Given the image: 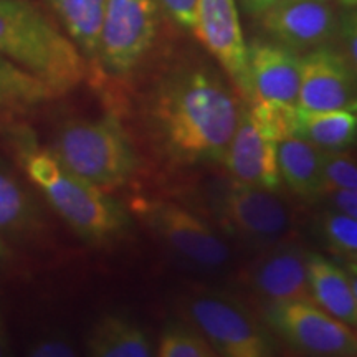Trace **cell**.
<instances>
[{
  "label": "cell",
  "instance_id": "obj_1",
  "mask_svg": "<svg viewBox=\"0 0 357 357\" xmlns=\"http://www.w3.org/2000/svg\"><path fill=\"white\" fill-rule=\"evenodd\" d=\"M242 113L229 83L204 65L169 71L155 86L149 108L155 144L172 167L222 164Z\"/></svg>",
  "mask_w": 357,
  "mask_h": 357
},
{
  "label": "cell",
  "instance_id": "obj_2",
  "mask_svg": "<svg viewBox=\"0 0 357 357\" xmlns=\"http://www.w3.org/2000/svg\"><path fill=\"white\" fill-rule=\"evenodd\" d=\"M0 56L37 77L53 95L77 88L84 56L29 0H0Z\"/></svg>",
  "mask_w": 357,
  "mask_h": 357
},
{
  "label": "cell",
  "instance_id": "obj_3",
  "mask_svg": "<svg viewBox=\"0 0 357 357\" xmlns=\"http://www.w3.org/2000/svg\"><path fill=\"white\" fill-rule=\"evenodd\" d=\"M22 162L30 181L83 240L109 243L126 231L129 220L121 205L108 192L65 169L52 151L33 147L25 151Z\"/></svg>",
  "mask_w": 357,
  "mask_h": 357
},
{
  "label": "cell",
  "instance_id": "obj_4",
  "mask_svg": "<svg viewBox=\"0 0 357 357\" xmlns=\"http://www.w3.org/2000/svg\"><path fill=\"white\" fill-rule=\"evenodd\" d=\"M52 154L75 176L108 194L126 185L139 166L128 132L113 114L66 123L56 134Z\"/></svg>",
  "mask_w": 357,
  "mask_h": 357
},
{
  "label": "cell",
  "instance_id": "obj_5",
  "mask_svg": "<svg viewBox=\"0 0 357 357\" xmlns=\"http://www.w3.org/2000/svg\"><path fill=\"white\" fill-rule=\"evenodd\" d=\"M181 312L220 357H280L275 334L234 294L194 289L182 296Z\"/></svg>",
  "mask_w": 357,
  "mask_h": 357
},
{
  "label": "cell",
  "instance_id": "obj_6",
  "mask_svg": "<svg viewBox=\"0 0 357 357\" xmlns=\"http://www.w3.org/2000/svg\"><path fill=\"white\" fill-rule=\"evenodd\" d=\"M218 225L250 247L265 250L291 240L294 217L278 190L230 181L211 199Z\"/></svg>",
  "mask_w": 357,
  "mask_h": 357
},
{
  "label": "cell",
  "instance_id": "obj_7",
  "mask_svg": "<svg viewBox=\"0 0 357 357\" xmlns=\"http://www.w3.org/2000/svg\"><path fill=\"white\" fill-rule=\"evenodd\" d=\"M270 331L305 357H357V329L312 300L270 303L261 311Z\"/></svg>",
  "mask_w": 357,
  "mask_h": 357
},
{
  "label": "cell",
  "instance_id": "obj_8",
  "mask_svg": "<svg viewBox=\"0 0 357 357\" xmlns=\"http://www.w3.org/2000/svg\"><path fill=\"white\" fill-rule=\"evenodd\" d=\"M136 212L174 255L202 268L218 270L230 260V248L202 215L166 199H139Z\"/></svg>",
  "mask_w": 357,
  "mask_h": 357
},
{
  "label": "cell",
  "instance_id": "obj_9",
  "mask_svg": "<svg viewBox=\"0 0 357 357\" xmlns=\"http://www.w3.org/2000/svg\"><path fill=\"white\" fill-rule=\"evenodd\" d=\"M155 0H106L96 60L109 73H131L153 47L158 32Z\"/></svg>",
  "mask_w": 357,
  "mask_h": 357
},
{
  "label": "cell",
  "instance_id": "obj_10",
  "mask_svg": "<svg viewBox=\"0 0 357 357\" xmlns=\"http://www.w3.org/2000/svg\"><path fill=\"white\" fill-rule=\"evenodd\" d=\"M192 32L218 61L236 91L250 101L248 45L235 0H197Z\"/></svg>",
  "mask_w": 357,
  "mask_h": 357
},
{
  "label": "cell",
  "instance_id": "obj_11",
  "mask_svg": "<svg viewBox=\"0 0 357 357\" xmlns=\"http://www.w3.org/2000/svg\"><path fill=\"white\" fill-rule=\"evenodd\" d=\"M310 252L293 240L260 250V255L243 270L242 283L260 300L270 303L311 300L307 283Z\"/></svg>",
  "mask_w": 357,
  "mask_h": 357
},
{
  "label": "cell",
  "instance_id": "obj_12",
  "mask_svg": "<svg viewBox=\"0 0 357 357\" xmlns=\"http://www.w3.org/2000/svg\"><path fill=\"white\" fill-rule=\"evenodd\" d=\"M296 106L306 111H357V73L346 55L323 45L301 56Z\"/></svg>",
  "mask_w": 357,
  "mask_h": 357
},
{
  "label": "cell",
  "instance_id": "obj_13",
  "mask_svg": "<svg viewBox=\"0 0 357 357\" xmlns=\"http://www.w3.org/2000/svg\"><path fill=\"white\" fill-rule=\"evenodd\" d=\"M260 19L276 42L294 52L323 47L337 30L329 0H280Z\"/></svg>",
  "mask_w": 357,
  "mask_h": 357
},
{
  "label": "cell",
  "instance_id": "obj_14",
  "mask_svg": "<svg viewBox=\"0 0 357 357\" xmlns=\"http://www.w3.org/2000/svg\"><path fill=\"white\" fill-rule=\"evenodd\" d=\"M276 144L278 142L268 137L257 126L248 108H243L242 118L227 146L222 164L231 181L278 190L283 182L276 160Z\"/></svg>",
  "mask_w": 357,
  "mask_h": 357
},
{
  "label": "cell",
  "instance_id": "obj_15",
  "mask_svg": "<svg viewBox=\"0 0 357 357\" xmlns=\"http://www.w3.org/2000/svg\"><path fill=\"white\" fill-rule=\"evenodd\" d=\"M301 56L281 43L248 45L250 101H276L296 105L300 91Z\"/></svg>",
  "mask_w": 357,
  "mask_h": 357
},
{
  "label": "cell",
  "instance_id": "obj_16",
  "mask_svg": "<svg viewBox=\"0 0 357 357\" xmlns=\"http://www.w3.org/2000/svg\"><path fill=\"white\" fill-rule=\"evenodd\" d=\"M281 182L294 195L314 202L324 197L323 151L300 136H288L276 144Z\"/></svg>",
  "mask_w": 357,
  "mask_h": 357
},
{
  "label": "cell",
  "instance_id": "obj_17",
  "mask_svg": "<svg viewBox=\"0 0 357 357\" xmlns=\"http://www.w3.org/2000/svg\"><path fill=\"white\" fill-rule=\"evenodd\" d=\"M307 283L311 300L321 310L357 329V301L344 266L318 253H310Z\"/></svg>",
  "mask_w": 357,
  "mask_h": 357
},
{
  "label": "cell",
  "instance_id": "obj_18",
  "mask_svg": "<svg viewBox=\"0 0 357 357\" xmlns=\"http://www.w3.org/2000/svg\"><path fill=\"white\" fill-rule=\"evenodd\" d=\"M88 357H155L149 334L123 314H106L88 336Z\"/></svg>",
  "mask_w": 357,
  "mask_h": 357
},
{
  "label": "cell",
  "instance_id": "obj_19",
  "mask_svg": "<svg viewBox=\"0 0 357 357\" xmlns=\"http://www.w3.org/2000/svg\"><path fill=\"white\" fill-rule=\"evenodd\" d=\"M321 151H346L357 142V111L298 108L296 134Z\"/></svg>",
  "mask_w": 357,
  "mask_h": 357
},
{
  "label": "cell",
  "instance_id": "obj_20",
  "mask_svg": "<svg viewBox=\"0 0 357 357\" xmlns=\"http://www.w3.org/2000/svg\"><path fill=\"white\" fill-rule=\"evenodd\" d=\"M71 42L88 60L98 58L106 0H47Z\"/></svg>",
  "mask_w": 357,
  "mask_h": 357
},
{
  "label": "cell",
  "instance_id": "obj_21",
  "mask_svg": "<svg viewBox=\"0 0 357 357\" xmlns=\"http://www.w3.org/2000/svg\"><path fill=\"white\" fill-rule=\"evenodd\" d=\"M55 96L35 75L0 56V111L26 108Z\"/></svg>",
  "mask_w": 357,
  "mask_h": 357
},
{
  "label": "cell",
  "instance_id": "obj_22",
  "mask_svg": "<svg viewBox=\"0 0 357 357\" xmlns=\"http://www.w3.org/2000/svg\"><path fill=\"white\" fill-rule=\"evenodd\" d=\"M35 222L33 205L19 182L0 169V230L19 234Z\"/></svg>",
  "mask_w": 357,
  "mask_h": 357
},
{
  "label": "cell",
  "instance_id": "obj_23",
  "mask_svg": "<svg viewBox=\"0 0 357 357\" xmlns=\"http://www.w3.org/2000/svg\"><path fill=\"white\" fill-rule=\"evenodd\" d=\"M316 229L321 240L336 257H357V218L329 207L319 213Z\"/></svg>",
  "mask_w": 357,
  "mask_h": 357
},
{
  "label": "cell",
  "instance_id": "obj_24",
  "mask_svg": "<svg viewBox=\"0 0 357 357\" xmlns=\"http://www.w3.org/2000/svg\"><path fill=\"white\" fill-rule=\"evenodd\" d=\"M155 357H220L189 323H169L160 336Z\"/></svg>",
  "mask_w": 357,
  "mask_h": 357
},
{
  "label": "cell",
  "instance_id": "obj_25",
  "mask_svg": "<svg viewBox=\"0 0 357 357\" xmlns=\"http://www.w3.org/2000/svg\"><path fill=\"white\" fill-rule=\"evenodd\" d=\"M248 111L257 126L271 137L273 141H281L288 136L296 134L298 106L284 105L276 101H248Z\"/></svg>",
  "mask_w": 357,
  "mask_h": 357
},
{
  "label": "cell",
  "instance_id": "obj_26",
  "mask_svg": "<svg viewBox=\"0 0 357 357\" xmlns=\"http://www.w3.org/2000/svg\"><path fill=\"white\" fill-rule=\"evenodd\" d=\"M323 182L324 197L357 190V159L347 151H323Z\"/></svg>",
  "mask_w": 357,
  "mask_h": 357
},
{
  "label": "cell",
  "instance_id": "obj_27",
  "mask_svg": "<svg viewBox=\"0 0 357 357\" xmlns=\"http://www.w3.org/2000/svg\"><path fill=\"white\" fill-rule=\"evenodd\" d=\"M155 3H158V7L162 8L164 13L172 22H176L177 25L184 26L187 30H192L197 0H155Z\"/></svg>",
  "mask_w": 357,
  "mask_h": 357
},
{
  "label": "cell",
  "instance_id": "obj_28",
  "mask_svg": "<svg viewBox=\"0 0 357 357\" xmlns=\"http://www.w3.org/2000/svg\"><path fill=\"white\" fill-rule=\"evenodd\" d=\"M26 357H77L70 342L61 337H47L38 341Z\"/></svg>",
  "mask_w": 357,
  "mask_h": 357
},
{
  "label": "cell",
  "instance_id": "obj_29",
  "mask_svg": "<svg viewBox=\"0 0 357 357\" xmlns=\"http://www.w3.org/2000/svg\"><path fill=\"white\" fill-rule=\"evenodd\" d=\"M342 42L346 47V58L349 61L352 70L357 73V8L344 17L341 24Z\"/></svg>",
  "mask_w": 357,
  "mask_h": 357
},
{
  "label": "cell",
  "instance_id": "obj_30",
  "mask_svg": "<svg viewBox=\"0 0 357 357\" xmlns=\"http://www.w3.org/2000/svg\"><path fill=\"white\" fill-rule=\"evenodd\" d=\"M329 207L357 218V190L333 192L328 195Z\"/></svg>",
  "mask_w": 357,
  "mask_h": 357
},
{
  "label": "cell",
  "instance_id": "obj_31",
  "mask_svg": "<svg viewBox=\"0 0 357 357\" xmlns=\"http://www.w3.org/2000/svg\"><path fill=\"white\" fill-rule=\"evenodd\" d=\"M280 0H243V6L252 15H263L266 10L276 6Z\"/></svg>",
  "mask_w": 357,
  "mask_h": 357
},
{
  "label": "cell",
  "instance_id": "obj_32",
  "mask_svg": "<svg viewBox=\"0 0 357 357\" xmlns=\"http://www.w3.org/2000/svg\"><path fill=\"white\" fill-rule=\"evenodd\" d=\"M342 266H344L347 270V273H349L351 284H352V289H354V296L357 301V265H354V263H351V261H344L342 263Z\"/></svg>",
  "mask_w": 357,
  "mask_h": 357
},
{
  "label": "cell",
  "instance_id": "obj_33",
  "mask_svg": "<svg viewBox=\"0 0 357 357\" xmlns=\"http://www.w3.org/2000/svg\"><path fill=\"white\" fill-rule=\"evenodd\" d=\"M0 357H10V354H8V344H7V341L0 342Z\"/></svg>",
  "mask_w": 357,
  "mask_h": 357
},
{
  "label": "cell",
  "instance_id": "obj_34",
  "mask_svg": "<svg viewBox=\"0 0 357 357\" xmlns=\"http://www.w3.org/2000/svg\"><path fill=\"white\" fill-rule=\"evenodd\" d=\"M337 2L342 3V6H346V7L357 8V0H337Z\"/></svg>",
  "mask_w": 357,
  "mask_h": 357
},
{
  "label": "cell",
  "instance_id": "obj_35",
  "mask_svg": "<svg viewBox=\"0 0 357 357\" xmlns=\"http://www.w3.org/2000/svg\"><path fill=\"white\" fill-rule=\"evenodd\" d=\"M6 255V245L2 243V240H0V258Z\"/></svg>",
  "mask_w": 357,
  "mask_h": 357
},
{
  "label": "cell",
  "instance_id": "obj_36",
  "mask_svg": "<svg viewBox=\"0 0 357 357\" xmlns=\"http://www.w3.org/2000/svg\"><path fill=\"white\" fill-rule=\"evenodd\" d=\"M342 261H351V263H354V265H357V257H352V258H342Z\"/></svg>",
  "mask_w": 357,
  "mask_h": 357
}]
</instances>
